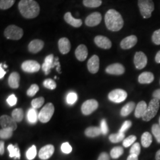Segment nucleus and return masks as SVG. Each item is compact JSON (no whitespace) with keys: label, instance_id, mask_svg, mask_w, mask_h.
<instances>
[{"label":"nucleus","instance_id":"obj_1","mask_svg":"<svg viewBox=\"0 0 160 160\" xmlns=\"http://www.w3.org/2000/svg\"><path fill=\"white\" fill-rule=\"evenodd\" d=\"M18 7L22 16L28 19L34 18L40 13V6L35 0H20Z\"/></svg>","mask_w":160,"mask_h":160},{"label":"nucleus","instance_id":"obj_2","mask_svg":"<svg viewBox=\"0 0 160 160\" xmlns=\"http://www.w3.org/2000/svg\"><path fill=\"white\" fill-rule=\"evenodd\" d=\"M105 24L107 28L112 32H118L124 25L121 14L114 9H110L105 14Z\"/></svg>","mask_w":160,"mask_h":160},{"label":"nucleus","instance_id":"obj_3","mask_svg":"<svg viewBox=\"0 0 160 160\" xmlns=\"http://www.w3.org/2000/svg\"><path fill=\"white\" fill-rule=\"evenodd\" d=\"M138 7L141 14L144 18L151 17L152 12L154 10V3L152 0H138Z\"/></svg>","mask_w":160,"mask_h":160},{"label":"nucleus","instance_id":"obj_4","mask_svg":"<svg viewBox=\"0 0 160 160\" xmlns=\"http://www.w3.org/2000/svg\"><path fill=\"white\" fill-rule=\"evenodd\" d=\"M159 108H160L159 100L157 98H154L149 103L147 110L142 116V119L144 121H147V122L151 120L157 113Z\"/></svg>","mask_w":160,"mask_h":160},{"label":"nucleus","instance_id":"obj_5","mask_svg":"<svg viewBox=\"0 0 160 160\" xmlns=\"http://www.w3.org/2000/svg\"><path fill=\"white\" fill-rule=\"evenodd\" d=\"M4 36L7 39L17 40L23 37V30L16 25H10L4 30Z\"/></svg>","mask_w":160,"mask_h":160},{"label":"nucleus","instance_id":"obj_6","mask_svg":"<svg viewBox=\"0 0 160 160\" xmlns=\"http://www.w3.org/2000/svg\"><path fill=\"white\" fill-rule=\"evenodd\" d=\"M55 108L51 103H47L46 105L40 110L39 114V120L42 123H47L49 120L54 113Z\"/></svg>","mask_w":160,"mask_h":160},{"label":"nucleus","instance_id":"obj_7","mask_svg":"<svg viewBox=\"0 0 160 160\" xmlns=\"http://www.w3.org/2000/svg\"><path fill=\"white\" fill-rule=\"evenodd\" d=\"M128 96V94L125 90L122 89H116L109 94V100L114 103H119L125 101Z\"/></svg>","mask_w":160,"mask_h":160},{"label":"nucleus","instance_id":"obj_8","mask_svg":"<svg viewBox=\"0 0 160 160\" xmlns=\"http://www.w3.org/2000/svg\"><path fill=\"white\" fill-rule=\"evenodd\" d=\"M98 107V103L94 99L86 100L81 106L82 113L85 115H89L94 112Z\"/></svg>","mask_w":160,"mask_h":160},{"label":"nucleus","instance_id":"obj_9","mask_svg":"<svg viewBox=\"0 0 160 160\" xmlns=\"http://www.w3.org/2000/svg\"><path fill=\"white\" fill-rule=\"evenodd\" d=\"M40 68V64L33 60L26 61L22 64V69L23 71L29 73L36 72L39 71Z\"/></svg>","mask_w":160,"mask_h":160},{"label":"nucleus","instance_id":"obj_10","mask_svg":"<svg viewBox=\"0 0 160 160\" xmlns=\"http://www.w3.org/2000/svg\"><path fill=\"white\" fill-rule=\"evenodd\" d=\"M0 124L2 128L11 129L13 131L17 128V122L7 115H2L0 118Z\"/></svg>","mask_w":160,"mask_h":160},{"label":"nucleus","instance_id":"obj_11","mask_svg":"<svg viewBox=\"0 0 160 160\" xmlns=\"http://www.w3.org/2000/svg\"><path fill=\"white\" fill-rule=\"evenodd\" d=\"M147 57L142 52H137L134 57V64L138 69H142L147 64Z\"/></svg>","mask_w":160,"mask_h":160},{"label":"nucleus","instance_id":"obj_12","mask_svg":"<svg viewBox=\"0 0 160 160\" xmlns=\"http://www.w3.org/2000/svg\"><path fill=\"white\" fill-rule=\"evenodd\" d=\"M102 17L100 12H94L88 15L85 20L86 25L88 27H94L102 22Z\"/></svg>","mask_w":160,"mask_h":160},{"label":"nucleus","instance_id":"obj_13","mask_svg":"<svg viewBox=\"0 0 160 160\" xmlns=\"http://www.w3.org/2000/svg\"><path fill=\"white\" fill-rule=\"evenodd\" d=\"M56 66L54 56L53 54H51L45 58L44 63L42 64V68L45 74L48 75L51 72V69Z\"/></svg>","mask_w":160,"mask_h":160},{"label":"nucleus","instance_id":"obj_14","mask_svg":"<svg viewBox=\"0 0 160 160\" xmlns=\"http://www.w3.org/2000/svg\"><path fill=\"white\" fill-rule=\"evenodd\" d=\"M94 40L96 45L98 47L104 49H109L111 48L112 45V42L109 38L102 35H98L96 36Z\"/></svg>","mask_w":160,"mask_h":160},{"label":"nucleus","instance_id":"obj_15","mask_svg":"<svg viewBox=\"0 0 160 160\" xmlns=\"http://www.w3.org/2000/svg\"><path fill=\"white\" fill-rule=\"evenodd\" d=\"M125 69L124 67L119 63H113L110 65L106 69V72L111 75H120L124 74Z\"/></svg>","mask_w":160,"mask_h":160},{"label":"nucleus","instance_id":"obj_16","mask_svg":"<svg viewBox=\"0 0 160 160\" xmlns=\"http://www.w3.org/2000/svg\"><path fill=\"white\" fill-rule=\"evenodd\" d=\"M137 37L135 35H131L124 38L120 42V47L123 49H129L137 43Z\"/></svg>","mask_w":160,"mask_h":160},{"label":"nucleus","instance_id":"obj_17","mask_svg":"<svg viewBox=\"0 0 160 160\" xmlns=\"http://www.w3.org/2000/svg\"><path fill=\"white\" fill-rule=\"evenodd\" d=\"M100 66V60L97 55H93L90 58L87 62V68L92 74H96L98 71Z\"/></svg>","mask_w":160,"mask_h":160},{"label":"nucleus","instance_id":"obj_18","mask_svg":"<svg viewBox=\"0 0 160 160\" xmlns=\"http://www.w3.org/2000/svg\"><path fill=\"white\" fill-rule=\"evenodd\" d=\"M55 148L52 145H47L40 149L39 152V157L41 160L49 159L53 154Z\"/></svg>","mask_w":160,"mask_h":160},{"label":"nucleus","instance_id":"obj_19","mask_svg":"<svg viewBox=\"0 0 160 160\" xmlns=\"http://www.w3.org/2000/svg\"><path fill=\"white\" fill-rule=\"evenodd\" d=\"M44 42L40 39H34L31 41L28 46L29 52L33 53H36L40 52L44 47Z\"/></svg>","mask_w":160,"mask_h":160},{"label":"nucleus","instance_id":"obj_20","mask_svg":"<svg viewBox=\"0 0 160 160\" xmlns=\"http://www.w3.org/2000/svg\"><path fill=\"white\" fill-rule=\"evenodd\" d=\"M71 43L67 38H62L58 41V48L62 54H67L71 50Z\"/></svg>","mask_w":160,"mask_h":160},{"label":"nucleus","instance_id":"obj_21","mask_svg":"<svg viewBox=\"0 0 160 160\" xmlns=\"http://www.w3.org/2000/svg\"><path fill=\"white\" fill-rule=\"evenodd\" d=\"M64 20L67 23L75 28H78L82 26V22L81 19L75 18L70 12H67L64 15Z\"/></svg>","mask_w":160,"mask_h":160},{"label":"nucleus","instance_id":"obj_22","mask_svg":"<svg viewBox=\"0 0 160 160\" xmlns=\"http://www.w3.org/2000/svg\"><path fill=\"white\" fill-rule=\"evenodd\" d=\"M75 55L77 59L80 61H84L88 56V49L86 45H80L75 51Z\"/></svg>","mask_w":160,"mask_h":160},{"label":"nucleus","instance_id":"obj_23","mask_svg":"<svg viewBox=\"0 0 160 160\" xmlns=\"http://www.w3.org/2000/svg\"><path fill=\"white\" fill-rule=\"evenodd\" d=\"M20 76L17 72H12L8 78V85L12 88H17L19 87Z\"/></svg>","mask_w":160,"mask_h":160},{"label":"nucleus","instance_id":"obj_24","mask_svg":"<svg viewBox=\"0 0 160 160\" xmlns=\"http://www.w3.org/2000/svg\"><path fill=\"white\" fill-rule=\"evenodd\" d=\"M154 80V76L152 72H143L139 75L138 81L141 84H149Z\"/></svg>","mask_w":160,"mask_h":160},{"label":"nucleus","instance_id":"obj_25","mask_svg":"<svg viewBox=\"0 0 160 160\" xmlns=\"http://www.w3.org/2000/svg\"><path fill=\"white\" fill-rule=\"evenodd\" d=\"M147 104L144 101H141L138 103L136 107L135 111V116L137 118H142L143 114H145L147 109Z\"/></svg>","mask_w":160,"mask_h":160},{"label":"nucleus","instance_id":"obj_26","mask_svg":"<svg viewBox=\"0 0 160 160\" xmlns=\"http://www.w3.org/2000/svg\"><path fill=\"white\" fill-rule=\"evenodd\" d=\"M102 133L100 128L96 126H92L87 128L85 131V134L88 137L94 138L99 136Z\"/></svg>","mask_w":160,"mask_h":160},{"label":"nucleus","instance_id":"obj_27","mask_svg":"<svg viewBox=\"0 0 160 160\" xmlns=\"http://www.w3.org/2000/svg\"><path fill=\"white\" fill-rule=\"evenodd\" d=\"M7 149L9 151V156L10 158H14L15 159H20V149L18 147L17 144H16L15 145H13L12 144H10Z\"/></svg>","mask_w":160,"mask_h":160},{"label":"nucleus","instance_id":"obj_28","mask_svg":"<svg viewBox=\"0 0 160 160\" xmlns=\"http://www.w3.org/2000/svg\"><path fill=\"white\" fill-rule=\"evenodd\" d=\"M135 104L134 102H129L125 105L122 109H121L120 114L122 116H127L131 113L135 109Z\"/></svg>","mask_w":160,"mask_h":160},{"label":"nucleus","instance_id":"obj_29","mask_svg":"<svg viewBox=\"0 0 160 160\" xmlns=\"http://www.w3.org/2000/svg\"><path fill=\"white\" fill-rule=\"evenodd\" d=\"M152 142V138L151 133L148 132H144L141 137V143L143 147L148 148Z\"/></svg>","mask_w":160,"mask_h":160},{"label":"nucleus","instance_id":"obj_30","mask_svg":"<svg viewBox=\"0 0 160 160\" xmlns=\"http://www.w3.org/2000/svg\"><path fill=\"white\" fill-rule=\"evenodd\" d=\"M27 118L30 123L33 124L36 123L39 119V114H38L37 110L34 108L29 109L28 112Z\"/></svg>","mask_w":160,"mask_h":160},{"label":"nucleus","instance_id":"obj_31","mask_svg":"<svg viewBox=\"0 0 160 160\" xmlns=\"http://www.w3.org/2000/svg\"><path fill=\"white\" fill-rule=\"evenodd\" d=\"M12 118L16 122H20L23 120L24 113L22 109H14L12 112Z\"/></svg>","mask_w":160,"mask_h":160},{"label":"nucleus","instance_id":"obj_32","mask_svg":"<svg viewBox=\"0 0 160 160\" xmlns=\"http://www.w3.org/2000/svg\"><path fill=\"white\" fill-rule=\"evenodd\" d=\"M83 4L88 8H97L102 4V0H83Z\"/></svg>","mask_w":160,"mask_h":160},{"label":"nucleus","instance_id":"obj_33","mask_svg":"<svg viewBox=\"0 0 160 160\" xmlns=\"http://www.w3.org/2000/svg\"><path fill=\"white\" fill-rule=\"evenodd\" d=\"M125 138V133L119 132L118 133L112 134L109 136V140L112 143H118L121 142Z\"/></svg>","mask_w":160,"mask_h":160},{"label":"nucleus","instance_id":"obj_34","mask_svg":"<svg viewBox=\"0 0 160 160\" xmlns=\"http://www.w3.org/2000/svg\"><path fill=\"white\" fill-rule=\"evenodd\" d=\"M123 149L121 147H116L112 149L110 151V156L113 159H117L119 158L123 154Z\"/></svg>","mask_w":160,"mask_h":160},{"label":"nucleus","instance_id":"obj_35","mask_svg":"<svg viewBox=\"0 0 160 160\" xmlns=\"http://www.w3.org/2000/svg\"><path fill=\"white\" fill-rule=\"evenodd\" d=\"M16 0H1L0 8L1 10H7L11 8L15 3Z\"/></svg>","mask_w":160,"mask_h":160},{"label":"nucleus","instance_id":"obj_36","mask_svg":"<svg viewBox=\"0 0 160 160\" xmlns=\"http://www.w3.org/2000/svg\"><path fill=\"white\" fill-rule=\"evenodd\" d=\"M12 132L11 129L2 128L0 131V137L2 139H9L12 136Z\"/></svg>","mask_w":160,"mask_h":160},{"label":"nucleus","instance_id":"obj_37","mask_svg":"<svg viewBox=\"0 0 160 160\" xmlns=\"http://www.w3.org/2000/svg\"><path fill=\"white\" fill-rule=\"evenodd\" d=\"M44 102H45V99L43 97H38L32 100V106L34 109H39L44 104Z\"/></svg>","mask_w":160,"mask_h":160},{"label":"nucleus","instance_id":"obj_38","mask_svg":"<svg viewBox=\"0 0 160 160\" xmlns=\"http://www.w3.org/2000/svg\"><path fill=\"white\" fill-rule=\"evenodd\" d=\"M37 154V150L35 145H32L26 152V157L29 160L34 159Z\"/></svg>","mask_w":160,"mask_h":160},{"label":"nucleus","instance_id":"obj_39","mask_svg":"<svg viewBox=\"0 0 160 160\" xmlns=\"http://www.w3.org/2000/svg\"><path fill=\"white\" fill-rule=\"evenodd\" d=\"M152 133H153L157 141L160 143V125L154 124L152 127Z\"/></svg>","mask_w":160,"mask_h":160},{"label":"nucleus","instance_id":"obj_40","mask_svg":"<svg viewBox=\"0 0 160 160\" xmlns=\"http://www.w3.org/2000/svg\"><path fill=\"white\" fill-rule=\"evenodd\" d=\"M137 140V137L135 135H131L125 138L123 141V145L125 147H129L135 142Z\"/></svg>","mask_w":160,"mask_h":160},{"label":"nucleus","instance_id":"obj_41","mask_svg":"<svg viewBox=\"0 0 160 160\" xmlns=\"http://www.w3.org/2000/svg\"><path fill=\"white\" fill-rule=\"evenodd\" d=\"M43 86L48 89L54 90L57 87V84L52 79H46L43 81Z\"/></svg>","mask_w":160,"mask_h":160},{"label":"nucleus","instance_id":"obj_42","mask_svg":"<svg viewBox=\"0 0 160 160\" xmlns=\"http://www.w3.org/2000/svg\"><path fill=\"white\" fill-rule=\"evenodd\" d=\"M77 95L74 92H70L67 97V102L69 104H73L77 100Z\"/></svg>","mask_w":160,"mask_h":160},{"label":"nucleus","instance_id":"obj_43","mask_svg":"<svg viewBox=\"0 0 160 160\" xmlns=\"http://www.w3.org/2000/svg\"><path fill=\"white\" fill-rule=\"evenodd\" d=\"M39 90V86L37 84H32L27 91V94L30 97H33L38 92Z\"/></svg>","mask_w":160,"mask_h":160},{"label":"nucleus","instance_id":"obj_44","mask_svg":"<svg viewBox=\"0 0 160 160\" xmlns=\"http://www.w3.org/2000/svg\"><path fill=\"white\" fill-rule=\"evenodd\" d=\"M140 152H141L140 144L138 142L134 143L130 149V154L136 155L138 156L140 154Z\"/></svg>","mask_w":160,"mask_h":160},{"label":"nucleus","instance_id":"obj_45","mask_svg":"<svg viewBox=\"0 0 160 160\" xmlns=\"http://www.w3.org/2000/svg\"><path fill=\"white\" fill-rule=\"evenodd\" d=\"M152 40L155 45H160V29L155 30L152 36Z\"/></svg>","mask_w":160,"mask_h":160},{"label":"nucleus","instance_id":"obj_46","mask_svg":"<svg viewBox=\"0 0 160 160\" xmlns=\"http://www.w3.org/2000/svg\"><path fill=\"white\" fill-rule=\"evenodd\" d=\"M72 148L68 142H65L61 145V151L65 154H69L71 152Z\"/></svg>","mask_w":160,"mask_h":160},{"label":"nucleus","instance_id":"obj_47","mask_svg":"<svg viewBox=\"0 0 160 160\" xmlns=\"http://www.w3.org/2000/svg\"><path fill=\"white\" fill-rule=\"evenodd\" d=\"M7 102L10 106H14L17 104V97H16L14 94H12L7 98Z\"/></svg>","mask_w":160,"mask_h":160},{"label":"nucleus","instance_id":"obj_48","mask_svg":"<svg viewBox=\"0 0 160 160\" xmlns=\"http://www.w3.org/2000/svg\"><path fill=\"white\" fill-rule=\"evenodd\" d=\"M100 129L102 130V132L103 135H106L109 132V128L106 122V120L103 119L101 121V125H100Z\"/></svg>","mask_w":160,"mask_h":160},{"label":"nucleus","instance_id":"obj_49","mask_svg":"<svg viewBox=\"0 0 160 160\" xmlns=\"http://www.w3.org/2000/svg\"><path fill=\"white\" fill-rule=\"evenodd\" d=\"M132 126V122L129 120H126L125 121L123 124L122 125V127L120 128L119 132L122 133H124L125 132H126L127 130H128Z\"/></svg>","mask_w":160,"mask_h":160},{"label":"nucleus","instance_id":"obj_50","mask_svg":"<svg viewBox=\"0 0 160 160\" xmlns=\"http://www.w3.org/2000/svg\"><path fill=\"white\" fill-rule=\"evenodd\" d=\"M97 160H110V157L106 152H102L99 155Z\"/></svg>","mask_w":160,"mask_h":160},{"label":"nucleus","instance_id":"obj_51","mask_svg":"<svg viewBox=\"0 0 160 160\" xmlns=\"http://www.w3.org/2000/svg\"><path fill=\"white\" fill-rule=\"evenodd\" d=\"M153 97L155 98L160 100V89H158L153 92Z\"/></svg>","mask_w":160,"mask_h":160},{"label":"nucleus","instance_id":"obj_52","mask_svg":"<svg viewBox=\"0 0 160 160\" xmlns=\"http://www.w3.org/2000/svg\"><path fill=\"white\" fill-rule=\"evenodd\" d=\"M6 74V71H5L4 68H2V63H1V66H0V78L2 79Z\"/></svg>","mask_w":160,"mask_h":160},{"label":"nucleus","instance_id":"obj_53","mask_svg":"<svg viewBox=\"0 0 160 160\" xmlns=\"http://www.w3.org/2000/svg\"><path fill=\"white\" fill-rule=\"evenodd\" d=\"M4 152V142L1 141L0 142V154L3 155Z\"/></svg>","mask_w":160,"mask_h":160},{"label":"nucleus","instance_id":"obj_54","mask_svg":"<svg viewBox=\"0 0 160 160\" xmlns=\"http://www.w3.org/2000/svg\"><path fill=\"white\" fill-rule=\"evenodd\" d=\"M138 156L136 155L130 154L128 157L127 160H138Z\"/></svg>","mask_w":160,"mask_h":160},{"label":"nucleus","instance_id":"obj_55","mask_svg":"<svg viewBox=\"0 0 160 160\" xmlns=\"http://www.w3.org/2000/svg\"><path fill=\"white\" fill-rule=\"evenodd\" d=\"M155 59V61L157 63H160V51L158 52L156 54Z\"/></svg>","mask_w":160,"mask_h":160},{"label":"nucleus","instance_id":"obj_56","mask_svg":"<svg viewBox=\"0 0 160 160\" xmlns=\"http://www.w3.org/2000/svg\"><path fill=\"white\" fill-rule=\"evenodd\" d=\"M155 160H160V149L158 150L155 155Z\"/></svg>","mask_w":160,"mask_h":160},{"label":"nucleus","instance_id":"obj_57","mask_svg":"<svg viewBox=\"0 0 160 160\" xmlns=\"http://www.w3.org/2000/svg\"><path fill=\"white\" fill-rule=\"evenodd\" d=\"M4 68H7L8 67V66L7 65H6V64H4Z\"/></svg>","mask_w":160,"mask_h":160},{"label":"nucleus","instance_id":"obj_58","mask_svg":"<svg viewBox=\"0 0 160 160\" xmlns=\"http://www.w3.org/2000/svg\"><path fill=\"white\" fill-rule=\"evenodd\" d=\"M159 124H160V119H159Z\"/></svg>","mask_w":160,"mask_h":160}]
</instances>
